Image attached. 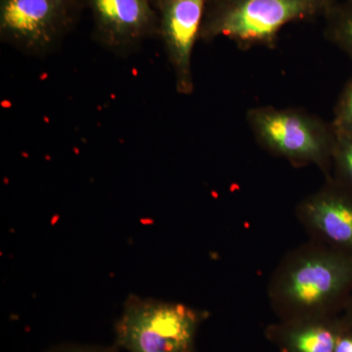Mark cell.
Instances as JSON below:
<instances>
[{
  "mask_svg": "<svg viewBox=\"0 0 352 352\" xmlns=\"http://www.w3.org/2000/svg\"><path fill=\"white\" fill-rule=\"evenodd\" d=\"M117 346H89V344H61L52 347L46 352H118Z\"/></svg>",
  "mask_w": 352,
  "mask_h": 352,
  "instance_id": "13",
  "label": "cell"
},
{
  "mask_svg": "<svg viewBox=\"0 0 352 352\" xmlns=\"http://www.w3.org/2000/svg\"><path fill=\"white\" fill-rule=\"evenodd\" d=\"M83 0H0V38L34 57L50 55L73 31Z\"/></svg>",
  "mask_w": 352,
  "mask_h": 352,
  "instance_id": "5",
  "label": "cell"
},
{
  "mask_svg": "<svg viewBox=\"0 0 352 352\" xmlns=\"http://www.w3.org/2000/svg\"><path fill=\"white\" fill-rule=\"evenodd\" d=\"M205 312L131 295L116 324V346L129 352H194Z\"/></svg>",
  "mask_w": 352,
  "mask_h": 352,
  "instance_id": "4",
  "label": "cell"
},
{
  "mask_svg": "<svg viewBox=\"0 0 352 352\" xmlns=\"http://www.w3.org/2000/svg\"><path fill=\"white\" fill-rule=\"evenodd\" d=\"M154 1H155V0H153V2H154Z\"/></svg>",
  "mask_w": 352,
  "mask_h": 352,
  "instance_id": "16",
  "label": "cell"
},
{
  "mask_svg": "<svg viewBox=\"0 0 352 352\" xmlns=\"http://www.w3.org/2000/svg\"><path fill=\"white\" fill-rule=\"evenodd\" d=\"M324 36L352 62V0L336 1L324 16Z\"/></svg>",
  "mask_w": 352,
  "mask_h": 352,
  "instance_id": "10",
  "label": "cell"
},
{
  "mask_svg": "<svg viewBox=\"0 0 352 352\" xmlns=\"http://www.w3.org/2000/svg\"><path fill=\"white\" fill-rule=\"evenodd\" d=\"M333 352H352V326L342 318V327Z\"/></svg>",
  "mask_w": 352,
  "mask_h": 352,
  "instance_id": "14",
  "label": "cell"
},
{
  "mask_svg": "<svg viewBox=\"0 0 352 352\" xmlns=\"http://www.w3.org/2000/svg\"><path fill=\"white\" fill-rule=\"evenodd\" d=\"M296 214L311 239L352 256V191L332 176L302 199Z\"/></svg>",
  "mask_w": 352,
  "mask_h": 352,
  "instance_id": "8",
  "label": "cell"
},
{
  "mask_svg": "<svg viewBox=\"0 0 352 352\" xmlns=\"http://www.w3.org/2000/svg\"><path fill=\"white\" fill-rule=\"evenodd\" d=\"M159 15V36L175 75L176 91L194 92L192 57L200 41L207 0H155Z\"/></svg>",
  "mask_w": 352,
  "mask_h": 352,
  "instance_id": "7",
  "label": "cell"
},
{
  "mask_svg": "<svg viewBox=\"0 0 352 352\" xmlns=\"http://www.w3.org/2000/svg\"><path fill=\"white\" fill-rule=\"evenodd\" d=\"M342 327L336 316L308 317L268 326L265 335L281 352H333Z\"/></svg>",
  "mask_w": 352,
  "mask_h": 352,
  "instance_id": "9",
  "label": "cell"
},
{
  "mask_svg": "<svg viewBox=\"0 0 352 352\" xmlns=\"http://www.w3.org/2000/svg\"><path fill=\"white\" fill-rule=\"evenodd\" d=\"M331 176L336 182L352 191V134L351 133L336 131Z\"/></svg>",
  "mask_w": 352,
  "mask_h": 352,
  "instance_id": "11",
  "label": "cell"
},
{
  "mask_svg": "<svg viewBox=\"0 0 352 352\" xmlns=\"http://www.w3.org/2000/svg\"><path fill=\"white\" fill-rule=\"evenodd\" d=\"M254 140L270 154L294 166H317L326 175L332 173L336 129L328 122L298 108L261 106L245 113Z\"/></svg>",
  "mask_w": 352,
  "mask_h": 352,
  "instance_id": "3",
  "label": "cell"
},
{
  "mask_svg": "<svg viewBox=\"0 0 352 352\" xmlns=\"http://www.w3.org/2000/svg\"><path fill=\"white\" fill-rule=\"evenodd\" d=\"M342 318H344L349 325L352 326V298L351 300H349V302L347 303L346 307L344 308Z\"/></svg>",
  "mask_w": 352,
  "mask_h": 352,
  "instance_id": "15",
  "label": "cell"
},
{
  "mask_svg": "<svg viewBox=\"0 0 352 352\" xmlns=\"http://www.w3.org/2000/svg\"><path fill=\"white\" fill-rule=\"evenodd\" d=\"M337 0H207L200 41L230 39L240 50H273L285 25L323 17Z\"/></svg>",
  "mask_w": 352,
  "mask_h": 352,
  "instance_id": "2",
  "label": "cell"
},
{
  "mask_svg": "<svg viewBox=\"0 0 352 352\" xmlns=\"http://www.w3.org/2000/svg\"><path fill=\"white\" fill-rule=\"evenodd\" d=\"M83 4L91 12L94 38L112 52L126 54L159 36L153 0H83Z\"/></svg>",
  "mask_w": 352,
  "mask_h": 352,
  "instance_id": "6",
  "label": "cell"
},
{
  "mask_svg": "<svg viewBox=\"0 0 352 352\" xmlns=\"http://www.w3.org/2000/svg\"><path fill=\"white\" fill-rule=\"evenodd\" d=\"M352 298V256L311 239L289 252L268 286L279 320L336 316Z\"/></svg>",
  "mask_w": 352,
  "mask_h": 352,
  "instance_id": "1",
  "label": "cell"
},
{
  "mask_svg": "<svg viewBox=\"0 0 352 352\" xmlns=\"http://www.w3.org/2000/svg\"><path fill=\"white\" fill-rule=\"evenodd\" d=\"M332 124L336 131L352 134V75L336 102Z\"/></svg>",
  "mask_w": 352,
  "mask_h": 352,
  "instance_id": "12",
  "label": "cell"
}]
</instances>
